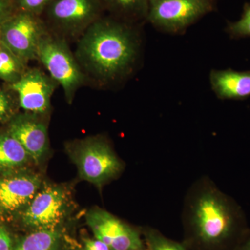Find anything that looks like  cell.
<instances>
[{"instance_id":"cell-1","label":"cell","mask_w":250,"mask_h":250,"mask_svg":"<svg viewBox=\"0 0 250 250\" xmlns=\"http://www.w3.org/2000/svg\"><path fill=\"white\" fill-rule=\"evenodd\" d=\"M139 27L104 16L88 28L74 52L87 80L111 88L134 75L142 57Z\"/></svg>"},{"instance_id":"cell-2","label":"cell","mask_w":250,"mask_h":250,"mask_svg":"<svg viewBox=\"0 0 250 250\" xmlns=\"http://www.w3.org/2000/svg\"><path fill=\"white\" fill-rule=\"evenodd\" d=\"M187 213L198 238L211 245L221 243L231 235L243 212L228 195L207 185L190 197Z\"/></svg>"},{"instance_id":"cell-3","label":"cell","mask_w":250,"mask_h":250,"mask_svg":"<svg viewBox=\"0 0 250 250\" xmlns=\"http://www.w3.org/2000/svg\"><path fill=\"white\" fill-rule=\"evenodd\" d=\"M104 12L103 0H52L41 17L51 33L67 41L78 40Z\"/></svg>"},{"instance_id":"cell-4","label":"cell","mask_w":250,"mask_h":250,"mask_svg":"<svg viewBox=\"0 0 250 250\" xmlns=\"http://www.w3.org/2000/svg\"><path fill=\"white\" fill-rule=\"evenodd\" d=\"M38 62L62 86L68 104L72 103L77 92L88 82L67 41L50 31L41 41Z\"/></svg>"},{"instance_id":"cell-5","label":"cell","mask_w":250,"mask_h":250,"mask_svg":"<svg viewBox=\"0 0 250 250\" xmlns=\"http://www.w3.org/2000/svg\"><path fill=\"white\" fill-rule=\"evenodd\" d=\"M72 155L81 177L98 187L116 178L123 169L109 143L100 136L77 141Z\"/></svg>"},{"instance_id":"cell-6","label":"cell","mask_w":250,"mask_h":250,"mask_svg":"<svg viewBox=\"0 0 250 250\" xmlns=\"http://www.w3.org/2000/svg\"><path fill=\"white\" fill-rule=\"evenodd\" d=\"M214 5V0H149L147 21L162 32L182 34Z\"/></svg>"},{"instance_id":"cell-7","label":"cell","mask_w":250,"mask_h":250,"mask_svg":"<svg viewBox=\"0 0 250 250\" xmlns=\"http://www.w3.org/2000/svg\"><path fill=\"white\" fill-rule=\"evenodd\" d=\"M49 32L40 16L17 10L0 27V42L28 64L38 61L39 45Z\"/></svg>"},{"instance_id":"cell-8","label":"cell","mask_w":250,"mask_h":250,"mask_svg":"<svg viewBox=\"0 0 250 250\" xmlns=\"http://www.w3.org/2000/svg\"><path fill=\"white\" fill-rule=\"evenodd\" d=\"M16 94L20 107L24 111L45 115L59 84L48 74L38 67L28 68L18 82L8 85Z\"/></svg>"},{"instance_id":"cell-9","label":"cell","mask_w":250,"mask_h":250,"mask_svg":"<svg viewBox=\"0 0 250 250\" xmlns=\"http://www.w3.org/2000/svg\"><path fill=\"white\" fill-rule=\"evenodd\" d=\"M67 208V195L61 187H49L36 193L22 215L26 226L36 230H52L60 223Z\"/></svg>"},{"instance_id":"cell-10","label":"cell","mask_w":250,"mask_h":250,"mask_svg":"<svg viewBox=\"0 0 250 250\" xmlns=\"http://www.w3.org/2000/svg\"><path fill=\"white\" fill-rule=\"evenodd\" d=\"M86 220L95 238L106 243L111 250H142L137 231L106 210H90Z\"/></svg>"},{"instance_id":"cell-11","label":"cell","mask_w":250,"mask_h":250,"mask_svg":"<svg viewBox=\"0 0 250 250\" xmlns=\"http://www.w3.org/2000/svg\"><path fill=\"white\" fill-rule=\"evenodd\" d=\"M44 115L25 112L11 117L6 132L22 145L29 156L40 161L48 147V131Z\"/></svg>"},{"instance_id":"cell-12","label":"cell","mask_w":250,"mask_h":250,"mask_svg":"<svg viewBox=\"0 0 250 250\" xmlns=\"http://www.w3.org/2000/svg\"><path fill=\"white\" fill-rule=\"evenodd\" d=\"M40 186V179L34 174H18L0 178V208L6 211H15L29 205Z\"/></svg>"},{"instance_id":"cell-13","label":"cell","mask_w":250,"mask_h":250,"mask_svg":"<svg viewBox=\"0 0 250 250\" xmlns=\"http://www.w3.org/2000/svg\"><path fill=\"white\" fill-rule=\"evenodd\" d=\"M209 81L213 93L221 100H243L250 96V70H212Z\"/></svg>"},{"instance_id":"cell-14","label":"cell","mask_w":250,"mask_h":250,"mask_svg":"<svg viewBox=\"0 0 250 250\" xmlns=\"http://www.w3.org/2000/svg\"><path fill=\"white\" fill-rule=\"evenodd\" d=\"M109 16L123 22L141 26L146 22L149 0H103Z\"/></svg>"},{"instance_id":"cell-15","label":"cell","mask_w":250,"mask_h":250,"mask_svg":"<svg viewBox=\"0 0 250 250\" xmlns=\"http://www.w3.org/2000/svg\"><path fill=\"white\" fill-rule=\"evenodd\" d=\"M29 157L17 140L6 131L0 133V169L10 170L24 165Z\"/></svg>"},{"instance_id":"cell-16","label":"cell","mask_w":250,"mask_h":250,"mask_svg":"<svg viewBox=\"0 0 250 250\" xmlns=\"http://www.w3.org/2000/svg\"><path fill=\"white\" fill-rule=\"evenodd\" d=\"M27 65L0 42V80L8 85L16 83L27 70Z\"/></svg>"},{"instance_id":"cell-17","label":"cell","mask_w":250,"mask_h":250,"mask_svg":"<svg viewBox=\"0 0 250 250\" xmlns=\"http://www.w3.org/2000/svg\"><path fill=\"white\" fill-rule=\"evenodd\" d=\"M59 237L54 229L36 230L22 238L13 250H57Z\"/></svg>"},{"instance_id":"cell-18","label":"cell","mask_w":250,"mask_h":250,"mask_svg":"<svg viewBox=\"0 0 250 250\" xmlns=\"http://www.w3.org/2000/svg\"><path fill=\"white\" fill-rule=\"evenodd\" d=\"M226 31L232 39L250 37V3L245 4L240 20L228 23Z\"/></svg>"},{"instance_id":"cell-19","label":"cell","mask_w":250,"mask_h":250,"mask_svg":"<svg viewBox=\"0 0 250 250\" xmlns=\"http://www.w3.org/2000/svg\"><path fill=\"white\" fill-rule=\"evenodd\" d=\"M147 246V250H186L179 243L167 239L156 231L148 233Z\"/></svg>"},{"instance_id":"cell-20","label":"cell","mask_w":250,"mask_h":250,"mask_svg":"<svg viewBox=\"0 0 250 250\" xmlns=\"http://www.w3.org/2000/svg\"><path fill=\"white\" fill-rule=\"evenodd\" d=\"M16 9L41 16L52 0H13Z\"/></svg>"},{"instance_id":"cell-21","label":"cell","mask_w":250,"mask_h":250,"mask_svg":"<svg viewBox=\"0 0 250 250\" xmlns=\"http://www.w3.org/2000/svg\"><path fill=\"white\" fill-rule=\"evenodd\" d=\"M14 99L7 90L0 87V122L6 120L12 111Z\"/></svg>"},{"instance_id":"cell-22","label":"cell","mask_w":250,"mask_h":250,"mask_svg":"<svg viewBox=\"0 0 250 250\" xmlns=\"http://www.w3.org/2000/svg\"><path fill=\"white\" fill-rule=\"evenodd\" d=\"M16 11L13 0H0V27Z\"/></svg>"},{"instance_id":"cell-23","label":"cell","mask_w":250,"mask_h":250,"mask_svg":"<svg viewBox=\"0 0 250 250\" xmlns=\"http://www.w3.org/2000/svg\"><path fill=\"white\" fill-rule=\"evenodd\" d=\"M12 239L4 228L0 227V250H13Z\"/></svg>"},{"instance_id":"cell-24","label":"cell","mask_w":250,"mask_h":250,"mask_svg":"<svg viewBox=\"0 0 250 250\" xmlns=\"http://www.w3.org/2000/svg\"><path fill=\"white\" fill-rule=\"evenodd\" d=\"M84 250H111V249L106 243L95 238V239L85 240Z\"/></svg>"},{"instance_id":"cell-25","label":"cell","mask_w":250,"mask_h":250,"mask_svg":"<svg viewBox=\"0 0 250 250\" xmlns=\"http://www.w3.org/2000/svg\"><path fill=\"white\" fill-rule=\"evenodd\" d=\"M244 250H250V239L245 246Z\"/></svg>"}]
</instances>
